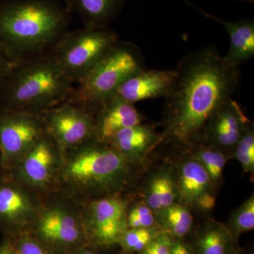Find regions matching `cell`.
<instances>
[{
    "label": "cell",
    "mask_w": 254,
    "mask_h": 254,
    "mask_svg": "<svg viewBox=\"0 0 254 254\" xmlns=\"http://www.w3.org/2000/svg\"><path fill=\"white\" fill-rule=\"evenodd\" d=\"M176 72L165 97L163 142L197 143L208 119L236 91L240 71L209 46L186 55Z\"/></svg>",
    "instance_id": "obj_1"
},
{
    "label": "cell",
    "mask_w": 254,
    "mask_h": 254,
    "mask_svg": "<svg viewBox=\"0 0 254 254\" xmlns=\"http://www.w3.org/2000/svg\"><path fill=\"white\" fill-rule=\"evenodd\" d=\"M143 166L93 138L63 155L55 191L78 202L123 195L134 185Z\"/></svg>",
    "instance_id": "obj_2"
},
{
    "label": "cell",
    "mask_w": 254,
    "mask_h": 254,
    "mask_svg": "<svg viewBox=\"0 0 254 254\" xmlns=\"http://www.w3.org/2000/svg\"><path fill=\"white\" fill-rule=\"evenodd\" d=\"M71 12L57 0H14L0 9V36L23 55L63 38Z\"/></svg>",
    "instance_id": "obj_3"
},
{
    "label": "cell",
    "mask_w": 254,
    "mask_h": 254,
    "mask_svg": "<svg viewBox=\"0 0 254 254\" xmlns=\"http://www.w3.org/2000/svg\"><path fill=\"white\" fill-rule=\"evenodd\" d=\"M71 83L53 55L25 62L10 87L11 111L44 113L71 95Z\"/></svg>",
    "instance_id": "obj_4"
},
{
    "label": "cell",
    "mask_w": 254,
    "mask_h": 254,
    "mask_svg": "<svg viewBox=\"0 0 254 254\" xmlns=\"http://www.w3.org/2000/svg\"><path fill=\"white\" fill-rule=\"evenodd\" d=\"M138 47L119 42L81 79L70 96L71 103L96 112L112 99L120 86L133 73L144 68Z\"/></svg>",
    "instance_id": "obj_5"
},
{
    "label": "cell",
    "mask_w": 254,
    "mask_h": 254,
    "mask_svg": "<svg viewBox=\"0 0 254 254\" xmlns=\"http://www.w3.org/2000/svg\"><path fill=\"white\" fill-rule=\"evenodd\" d=\"M47 200L31 233L55 254H66L87 246L81 203L61 194Z\"/></svg>",
    "instance_id": "obj_6"
},
{
    "label": "cell",
    "mask_w": 254,
    "mask_h": 254,
    "mask_svg": "<svg viewBox=\"0 0 254 254\" xmlns=\"http://www.w3.org/2000/svg\"><path fill=\"white\" fill-rule=\"evenodd\" d=\"M115 32L107 26L86 25L83 29L65 33L53 57L71 82H78L117 43Z\"/></svg>",
    "instance_id": "obj_7"
},
{
    "label": "cell",
    "mask_w": 254,
    "mask_h": 254,
    "mask_svg": "<svg viewBox=\"0 0 254 254\" xmlns=\"http://www.w3.org/2000/svg\"><path fill=\"white\" fill-rule=\"evenodd\" d=\"M128 198L110 195L83 200L81 203L87 247L109 248L118 245L128 229Z\"/></svg>",
    "instance_id": "obj_8"
},
{
    "label": "cell",
    "mask_w": 254,
    "mask_h": 254,
    "mask_svg": "<svg viewBox=\"0 0 254 254\" xmlns=\"http://www.w3.org/2000/svg\"><path fill=\"white\" fill-rule=\"evenodd\" d=\"M45 133L43 115L11 111L0 118V166L11 172Z\"/></svg>",
    "instance_id": "obj_9"
},
{
    "label": "cell",
    "mask_w": 254,
    "mask_h": 254,
    "mask_svg": "<svg viewBox=\"0 0 254 254\" xmlns=\"http://www.w3.org/2000/svg\"><path fill=\"white\" fill-rule=\"evenodd\" d=\"M62 155L55 142L45 132L17 166L11 178L46 198L55 191Z\"/></svg>",
    "instance_id": "obj_10"
},
{
    "label": "cell",
    "mask_w": 254,
    "mask_h": 254,
    "mask_svg": "<svg viewBox=\"0 0 254 254\" xmlns=\"http://www.w3.org/2000/svg\"><path fill=\"white\" fill-rule=\"evenodd\" d=\"M42 115L45 132L55 142L62 155L94 138V118L91 111L81 105L64 103Z\"/></svg>",
    "instance_id": "obj_11"
},
{
    "label": "cell",
    "mask_w": 254,
    "mask_h": 254,
    "mask_svg": "<svg viewBox=\"0 0 254 254\" xmlns=\"http://www.w3.org/2000/svg\"><path fill=\"white\" fill-rule=\"evenodd\" d=\"M44 201L14 179L0 181V226L13 237L31 232Z\"/></svg>",
    "instance_id": "obj_12"
},
{
    "label": "cell",
    "mask_w": 254,
    "mask_h": 254,
    "mask_svg": "<svg viewBox=\"0 0 254 254\" xmlns=\"http://www.w3.org/2000/svg\"><path fill=\"white\" fill-rule=\"evenodd\" d=\"M251 122L238 103L230 98L208 119L200 142L225 150L232 157V150Z\"/></svg>",
    "instance_id": "obj_13"
},
{
    "label": "cell",
    "mask_w": 254,
    "mask_h": 254,
    "mask_svg": "<svg viewBox=\"0 0 254 254\" xmlns=\"http://www.w3.org/2000/svg\"><path fill=\"white\" fill-rule=\"evenodd\" d=\"M176 70L143 68L129 76L113 98L134 104L142 100L166 97L176 78Z\"/></svg>",
    "instance_id": "obj_14"
},
{
    "label": "cell",
    "mask_w": 254,
    "mask_h": 254,
    "mask_svg": "<svg viewBox=\"0 0 254 254\" xmlns=\"http://www.w3.org/2000/svg\"><path fill=\"white\" fill-rule=\"evenodd\" d=\"M163 141V135L156 132L153 125L141 123L119 131L108 144L131 163L143 165Z\"/></svg>",
    "instance_id": "obj_15"
},
{
    "label": "cell",
    "mask_w": 254,
    "mask_h": 254,
    "mask_svg": "<svg viewBox=\"0 0 254 254\" xmlns=\"http://www.w3.org/2000/svg\"><path fill=\"white\" fill-rule=\"evenodd\" d=\"M143 117L133 104L113 98L96 111L94 138L108 144L119 131L143 123Z\"/></svg>",
    "instance_id": "obj_16"
},
{
    "label": "cell",
    "mask_w": 254,
    "mask_h": 254,
    "mask_svg": "<svg viewBox=\"0 0 254 254\" xmlns=\"http://www.w3.org/2000/svg\"><path fill=\"white\" fill-rule=\"evenodd\" d=\"M141 198L155 214L179 202L174 164L161 165L150 172L142 187Z\"/></svg>",
    "instance_id": "obj_17"
},
{
    "label": "cell",
    "mask_w": 254,
    "mask_h": 254,
    "mask_svg": "<svg viewBox=\"0 0 254 254\" xmlns=\"http://www.w3.org/2000/svg\"><path fill=\"white\" fill-rule=\"evenodd\" d=\"M174 165L176 170L179 202L180 203L191 209L195 200L200 195L209 190H214L208 174L198 160L186 149L181 159Z\"/></svg>",
    "instance_id": "obj_18"
},
{
    "label": "cell",
    "mask_w": 254,
    "mask_h": 254,
    "mask_svg": "<svg viewBox=\"0 0 254 254\" xmlns=\"http://www.w3.org/2000/svg\"><path fill=\"white\" fill-rule=\"evenodd\" d=\"M193 8L198 9L205 17L215 20L225 27L230 36V46L228 53L225 57L227 61L235 66H239L240 64L253 58L254 55V23L252 20L232 22L217 17L194 4Z\"/></svg>",
    "instance_id": "obj_19"
},
{
    "label": "cell",
    "mask_w": 254,
    "mask_h": 254,
    "mask_svg": "<svg viewBox=\"0 0 254 254\" xmlns=\"http://www.w3.org/2000/svg\"><path fill=\"white\" fill-rule=\"evenodd\" d=\"M189 242L195 254H230L237 247L225 223L214 219H208L198 227Z\"/></svg>",
    "instance_id": "obj_20"
},
{
    "label": "cell",
    "mask_w": 254,
    "mask_h": 254,
    "mask_svg": "<svg viewBox=\"0 0 254 254\" xmlns=\"http://www.w3.org/2000/svg\"><path fill=\"white\" fill-rule=\"evenodd\" d=\"M198 160L208 174L214 190L218 192L224 182V170L231 155L225 150L197 142L182 145Z\"/></svg>",
    "instance_id": "obj_21"
},
{
    "label": "cell",
    "mask_w": 254,
    "mask_h": 254,
    "mask_svg": "<svg viewBox=\"0 0 254 254\" xmlns=\"http://www.w3.org/2000/svg\"><path fill=\"white\" fill-rule=\"evenodd\" d=\"M70 12L84 18L87 25L107 26L118 14L124 0H64Z\"/></svg>",
    "instance_id": "obj_22"
},
{
    "label": "cell",
    "mask_w": 254,
    "mask_h": 254,
    "mask_svg": "<svg viewBox=\"0 0 254 254\" xmlns=\"http://www.w3.org/2000/svg\"><path fill=\"white\" fill-rule=\"evenodd\" d=\"M161 232H166L173 239L186 240L193 228L191 209L177 202L155 214Z\"/></svg>",
    "instance_id": "obj_23"
},
{
    "label": "cell",
    "mask_w": 254,
    "mask_h": 254,
    "mask_svg": "<svg viewBox=\"0 0 254 254\" xmlns=\"http://www.w3.org/2000/svg\"><path fill=\"white\" fill-rule=\"evenodd\" d=\"M230 230L235 245L238 247L241 235L254 229V193L233 210L225 223Z\"/></svg>",
    "instance_id": "obj_24"
},
{
    "label": "cell",
    "mask_w": 254,
    "mask_h": 254,
    "mask_svg": "<svg viewBox=\"0 0 254 254\" xmlns=\"http://www.w3.org/2000/svg\"><path fill=\"white\" fill-rule=\"evenodd\" d=\"M127 221L128 228L150 229L161 231L155 212L141 198L128 201Z\"/></svg>",
    "instance_id": "obj_25"
},
{
    "label": "cell",
    "mask_w": 254,
    "mask_h": 254,
    "mask_svg": "<svg viewBox=\"0 0 254 254\" xmlns=\"http://www.w3.org/2000/svg\"><path fill=\"white\" fill-rule=\"evenodd\" d=\"M161 231L150 229L128 228L119 241L120 254H138Z\"/></svg>",
    "instance_id": "obj_26"
},
{
    "label": "cell",
    "mask_w": 254,
    "mask_h": 254,
    "mask_svg": "<svg viewBox=\"0 0 254 254\" xmlns=\"http://www.w3.org/2000/svg\"><path fill=\"white\" fill-rule=\"evenodd\" d=\"M232 158L236 159L244 173L254 175V128L251 122L232 150Z\"/></svg>",
    "instance_id": "obj_27"
},
{
    "label": "cell",
    "mask_w": 254,
    "mask_h": 254,
    "mask_svg": "<svg viewBox=\"0 0 254 254\" xmlns=\"http://www.w3.org/2000/svg\"><path fill=\"white\" fill-rule=\"evenodd\" d=\"M13 242L17 254H55L31 232H24L13 237Z\"/></svg>",
    "instance_id": "obj_28"
},
{
    "label": "cell",
    "mask_w": 254,
    "mask_h": 254,
    "mask_svg": "<svg viewBox=\"0 0 254 254\" xmlns=\"http://www.w3.org/2000/svg\"><path fill=\"white\" fill-rule=\"evenodd\" d=\"M173 238L166 232H160L154 240L138 254H170Z\"/></svg>",
    "instance_id": "obj_29"
},
{
    "label": "cell",
    "mask_w": 254,
    "mask_h": 254,
    "mask_svg": "<svg viewBox=\"0 0 254 254\" xmlns=\"http://www.w3.org/2000/svg\"><path fill=\"white\" fill-rule=\"evenodd\" d=\"M216 193L213 190L205 192L195 200L191 209H195L200 213H210L216 204Z\"/></svg>",
    "instance_id": "obj_30"
},
{
    "label": "cell",
    "mask_w": 254,
    "mask_h": 254,
    "mask_svg": "<svg viewBox=\"0 0 254 254\" xmlns=\"http://www.w3.org/2000/svg\"><path fill=\"white\" fill-rule=\"evenodd\" d=\"M170 254H195L193 247L186 240L173 239Z\"/></svg>",
    "instance_id": "obj_31"
},
{
    "label": "cell",
    "mask_w": 254,
    "mask_h": 254,
    "mask_svg": "<svg viewBox=\"0 0 254 254\" xmlns=\"http://www.w3.org/2000/svg\"><path fill=\"white\" fill-rule=\"evenodd\" d=\"M0 254H17L13 240L7 238L0 246Z\"/></svg>",
    "instance_id": "obj_32"
},
{
    "label": "cell",
    "mask_w": 254,
    "mask_h": 254,
    "mask_svg": "<svg viewBox=\"0 0 254 254\" xmlns=\"http://www.w3.org/2000/svg\"><path fill=\"white\" fill-rule=\"evenodd\" d=\"M66 254H97L95 252L91 250V247L83 246V247H78L75 249Z\"/></svg>",
    "instance_id": "obj_33"
},
{
    "label": "cell",
    "mask_w": 254,
    "mask_h": 254,
    "mask_svg": "<svg viewBox=\"0 0 254 254\" xmlns=\"http://www.w3.org/2000/svg\"><path fill=\"white\" fill-rule=\"evenodd\" d=\"M230 254H242V252H240V250H239L238 247H235V248L233 249L231 251V252H230Z\"/></svg>",
    "instance_id": "obj_34"
},
{
    "label": "cell",
    "mask_w": 254,
    "mask_h": 254,
    "mask_svg": "<svg viewBox=\"0 0 254 254\" xmlns=\"http://www.w3.org/2000/svg\"><path fill=\"white\" fill-rule=\"evenodd\" d=\"M246 1H254V0H246Z\"/></svg>",
    "instance_id": "obj_35"
},
{
    "label": "cell",
    "mask_w": 254,
    "mask_h": 254,
    "mask_svg": "<svg viewBox=\"0 0 254 254\" xmlns=\"http://www.w3.org/2000/svg\"><path fill=\"white\" fill-rule=\"evenodd\" d=\"M0 168H1V166H0Z\"/></svg>",
    "instance_id": "obj_36"
}]
</instances>
